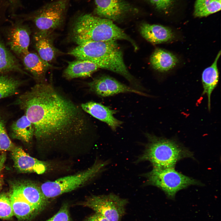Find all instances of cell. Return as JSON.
I'll list each match as a JSON object with an SVG mask.
<instances>
[{
	"label": "cell",
	"instance_id": "cell-1",
	"mask_svg": "<svg viewBox=\"0 0 221 221\" xmlns=\"http://www.w3.org/2000/svg\"><path fill=\"white\" fill-rule=\"evenodd\" d=\"M15 103L33 125L37 141L47 148L81 145L95 133L81 107L45 81L20 95Z\"/></svg>",
	"mask_w": 221,
	"mask_h": 221
},
{
	"label": "cell",
	"instance_id": "cell-2",
	"mask_svg": "<svg viewBox=\"0 0 221 221\" xmlns=\"http://www.w3.org/2000/svg\"><path fill=\"white\" fill-rule=\"evenodd\" d=\"M68 54L77 60H86L99 68L119 74L138 89L140 85L129 72L124 62L122 52L116 41H92L78 45Z\"/></svg>",
	"mask_w": 221,
	"mask_h": 221
},
{
	"label": "cell",
	"instance_id": "cell-3",
	"mask_svg": "<svg viewBox=\"0 0 221 221\" xmlns=\"http://www.w3.org/2000/svg\"><path fill=\"white\" fill-rule=\"evenodd\" d=\"M72 37L78 45L92 41L125 40L136 49L134 41L112 21L86 14L79 16L74 23Z\"/></svg>",
	"mask_w": 221,
	"mask_h": 221
},
{
	"label": "cell",
	"instance_id": "cell-4",
	"mask_svg": "<svg viewBox=\"0 0 221 221\" xmlns=\"http://www.w3.org/2000/svg\"><path fill=\"white\" fill-rule=\"evenodd\" d=\"M148 142L136 162L148 161L153 167H175L177 162L186 158H192L193 153L174 140L160 138L146 133Z\"/></svg>",
	"mask_w": 221,
	"mask_h": 221
},
{
	"label": "cell",
	"instance_id": "cell-5",
	"mask_svg": "<svg viewBox=\"0 0 221 221\" xmlns=\"http://www.w3.org/2000/svg\"><path fill=\"white\" fill-rule=\"evenodd\" d=\"M108 164L107 161L96 160L90 167L80 172L45 182L40 186L41 189L48 200L72 191L90 182L103 171Z\"/></svg>",
	"mask_w": 221,
	"mask_h": 221
},
{
	"label": "cell",
	"instance_id": "cell-6",
	"mask_svg": "<svg viewBox=\"0 0 221 221\" xmlns=\"http://www.w3.org/2000/svg\"><path fill=\"white\" fill-rule=\"evenodd\" d=\"M143 175L146 179L145 184L158 188L170 199L174 198L178 192L189 186L202 185L198 180L178 172L174 167H153Z\"/></svg>",
	"mask_w": 221,
	"mask_h": 221
},
{
	"label": "cell",
	"instance_id": "cell-7",
	"mask_svg": "<svg viewBox=\"0 0 221 221\" xmlns=\"http://www.w3.org/2000/svg\"><path fill=\"white\" fill-rule=\"evenodd\" d=\"M66 8L64 0H58L46 4L28 13H16L11 18H20L33 22L39 31H50L59 27L63 22Z\"/></svg>",
	"mask_w": 221,
	"mask_h": 221
},
{
	"label": "cell",
	"instance_id": "cell-8",
	"mask_svg": "<svg viewBox=\"0 0 221 221\" xmlns=\"http://www.w3.org/2000/svg\"><path fill=\"white\" fill-rule=\"evenodd\" d=\"M127 199L115 194L91 195L86 197L78 205L89 207L108 221H120L126 213Z\"/></svg>",
	"mask_w": 221,
	"mask_h": 221
},
{
	"label": "cell",
	"instance_id": "cell-9",
	"mask_svg": "<svg viewBox=\"0 0 221 221\" xmlns=\"http://www.w3.org/2000/svg\"><path fill=\"white\" fill-rule=\"evenodd\" d=\"M11 22L7 29V42L10 49L21 56L29 52L30 31L28 25L22 19L16 17Z\"/></svg>",
	"mask_w": 221,
	"mask_h": 221
},
{
	"label": "cell",
	"instance_id": "cell-10",
	"mask_svg": "<svg viewBox=\"0 0 221 221\" xmlns=\"http://www.w3.org/2000/svg\"><path fill=\"white\" fill-rule=\"evenodd\" d=\"M88 86L91 91L101 97L127 93L148 96L145 93L127 86L108 76L104 75L96 78L88 83Z\"/></svg>",
	"mask_w": 221,
	"mask_h": 221
},
{
	"label": "cell",
	"instance_id": "cell-11",
	"mask_svg": "<svg viewBox=\"0 0 221 221\" xmlns=\"http://www.w3.org/2000/svg\"><path fill=\"white\" fill-rule=\"evenodd\" d=\"M38 214L48 205L49 200L43 194L40 188L31 182H21L13 186Z\"/></svg>",
	"mask_w": 221,
	"mask_h": 221
},
{
	"label": "cell",
	"instance_id": "cell-12",
	"mask_svg": "<svg viewBox=\"0 0 221 221\" xmlns=\"http://www.w3.org/2000/svg\"><path fill=\"white\" fill-rule=\"evenodd\" d=\"M11 151L15 167L20 171L41 174L48 169L47 162L31 156L20 147H15Z\"/></svg>",
	"mask_w": 221,
	"mask_h": 221
},
{
	"label": "cell",
	"instance_id": "cell-13",
	"mask_svg": "<svg viewBox=\"0 0 221 221\" xmlns=\"http://www.w3.org/2000/svg\"><path fill=\"white\" fill-rule=\"evenodd\" d=\"M80 107L85 112L106 123L113 131H115L123 123L114 116L117 111L101 103L89 101L82 104Z\"/></svg>",
	"mask_w": 221,
	"mask_h": 221
},
{
	"label": "cell",
	"instance_id": "cell-14",
	"mask_svg": "<svg viewBox=\"0 0 221 221\" xmlns=\"http://www.w3.org/2000/svg\"><path fill=\"white\" fill-rule=\"evenodd\" d=\"M95 12L102 18L112 21L118 20L129 9L122 0H95Z\"/></svg>",
	"mask_w": 221,
	"mask_h": 221
},
{
	"label": "cell",
	"instance_id": "cell-15",
	"mask_svg": "<svg viewBox=\"0 0 221 221\" xmlns=\"http://www.w3.org/2000/svg\"><path fill=\"white\" fill-rule=\"evenodd\" d=\"M140 30L142 37L153 44L170 42L175 38L174 33L170 28L161 25L143 23Z\"/></svg>",
	"mask_w": 221,
	"mask_h": 221
},
{
	"label": "cell",
	"instance_id": "cell-16",
	"mask_svg": "<svg viewBox=\"0 0 221 221\" xmlns=\"http://www.w3.org/2000/svg\"><path fill=\"white\" fill-rule=\"evenodd\" d=\"M50 32L38 31L33 36L35 47L39 56L48 63L55 59L57 53Z\"/></svg>",
	"mask_w": 221,
	"mask_h": 221
},
{
	"label": "cell",
	"instance_id": "cell-17",
	"mask_svg": "<svg viewBox=\"0 0 221 221\" xmlns=\"http://www.w3.org/2000/svg\"><path fill=\"white\" fill-rule=\"evenodd\" d=\"M25 68L33 75L37 83L45 81L47 70L52 66L43 60L37 53L29 52L21 56Z\"/></svg>",
	"mask_w": 221,
	"mask_h": 221
},
{
	"label": "cell",
	"instance_id": "cell-18",
	"mask_svg": "<svg viewBox=\"0 0 221 221\" xmlns=\"http://www.w3.org/2000/svg\"><path fill=\"white\" fill-rule=\"evenodd\" d=\"M99 68L95 64L90 61L77 60L69 62L63 73L64 77L68 80L91 76Z\"/></svg>",
	"mask_w": 221,
	"mask_h": 221
},
{
	"label": "cell",
	"instance_id": "cell-19",
	"mask_svg": "<svg viewBox=\"0 0 221 221\" xmlns=\"http://www.w3.org/2000/svg\"><path fill=\"white\" fill-rule=\"evenodd\" d=\"M150 63L155 70L161 72H168L173 68L178 62L177 57L166 50L157 48L151 55Z\"/></svg>",
	"mask_w": 221,
	"mask_h": 221
},
{
	"label": "cell",
	"instance_id": "cell-20",
	"mask_svg": "<svg viewBox=\"0 0 221 221\" xmlns=\"http://www.w3.org/2000/svg\"><path fill=\"white\" fill-rule=\"evenodd\" d=\"M221 55L220 51L215 59L209 67L203 71L202 76V81L204 89L203 94H207L208 98V107L211 109V94L218 84L219 74L217 67V62Z\"/></svg>",
	"mask_w": 221,
	"mask_h": 221
},
{
	"label": "cell",
	"instance_id": "cell-21",
	"mask_svg": "<svg viewBox=\"0 0 221 221\" xmlns=\"http://www.w3.org/2000/svg\"><path fill=\"white\" fill-rule=\"evenodd\" d=\"M9 196L14 215L18 219L28 220L38 214L14 188Z\"/></svg>",
	"mask_w": 221,
	"mask_h": 221
},
{
	"label": "cell",
	"instance_id": "cell-22",
	"mask_svg": "<svg viewBox=\"0 0 221 221\" xmlns=\"http://www.w3.org/2000/svg\"><path fill=\"white\" fill-rule=\"evenodd\" d=\"M10 130L13 138L25 142H29L34 136L33 126L25 114L12 123Z\"/></svg>",
	"mask_w": 221,
	"mask_h": 221
},
{
	"label": "cell",
	"instance_id": "cell-23",
	"mask_svg": "<svg viewBox=\"0 0 221 221\" xmlns=\"http://www.w3.org/2000/svg\"><path fill=\"white\" fill-rule=\"evenodd\" d=\"M16 72L27 75L17 60L0 40V73Z\"/></svg>",
	"mask_w": 221,
	"mask_h": 221
},
{
	"label": "cell",
	"instance_id": "cell-24",
	"mask_svg": "<svg viewBox=\"0 0 221 221\" xmlns=\"http://www.w3.org/2000/svg\"><path fill=\"white\" fill-rule=\"evenodd\" d=\"M24 82L7 75H0V99L18 94Z\"/></svg>",
	"mask_w": 221,
	"mask_h": 221
},
{
	"label": "cell",
	"instance_id": "cell-25",
	"mask_svg": "<svg viewBox=\"0 0 221 221\" xmlns=\"http://www.w3.org/2000/svg\"><path fill=\"white\" fill-rule=\"evenodd\" d=\"M221 0H196L194 15L196 17H207L221 10Z\"/></svg>",
	"mask_w": 221,
	"mask_h": 221
},
{
	"label": "cell",
	"instance_id": "cell-26",
	"mask_svg": "<svg viewBox=\"0 0 221 221\" xmlns=\"http://www.w3.org/2000/svg\"><path fill=\"white\" fill-rule=\"evenodd\" d=\"M14 216L10 196L5 193L0 194V219H9Z\"/></svg>",
	"mask_w": 221,
	"mask_h": 221
},
{
	"label": "cell",
	"instance_id": "cell-27",
	"mask_svg": "<svg viewBox=\"0 0 221 221\" xmlns=\"http://www.w3.org/2000/svg\"><path fill=\"white\" fill-rule=\"evenodd\" d=\"M5 120L3 118L0 123V150L12 151L15 146L6 132Z\"/></svg>",
	"mask_w": 221,
	"mask_h": 221
},
{
	"label": "cell",
	"instance_id": "cell-28",
	"mask_svg": "<svg viewBox=\"0 0 221 221\" xmlns=\"http://www.w3.org/2000/svg\"><path fill=\"white\" fill-rule=\"evenodd\" d=\"M45 221H72L68 204L64 203L55 215Z\"/></svg>",
	"mask_w": 221,
	"mask_h": 221
},
{
	"label": "cell",
	"instance_id": "cell-29",
	"mask_svg": "<svg viewBox=\"0 0 221 221\" xmlns=\"http://www.w3.org/2000/svg\"><path fill=\"white\" fill-rule=\"evenodd\" d=\"M10 5L9 12V17L17 13L18 11L24 7L22 0H7Z\"/></svg>",
	"mask_w": 221,
	"mask_h": 221
},
{
	"label": "cell",
	"instance_id": "cell-30",
	"mask_svg": "<svg viewBox=\"0 0 221 221\" xmlns=\"http://www.w3.org/2000/svg\"><path fill=\"white\" fill-rule=\"evenodd\" d=\"M156 7L160 10H165L169 7L173 0H149Z\"/></svg>",
	"mask_w": 221,
	"mask_h": 221
},
{
	"label": "cell",
	"instance_id": "cell-31",
	"mask_svg": "<svg viewBox=\"0 0 221 221\" xmlns=\"http://www.w3.org/2000/svg\"><path fill=\"white\" fill-rule=\"evenodd\" d=\"M84 221H108L101 215L95 212L87 217Z\"/></svg>",
	"mask_w": 221,
	"mask_h": 221
},
{
	"label": "cell",
	"instance_id": "cell-32",
	"mask_svg": "<svg viewBox=\"0 0 221 221\" xmlns=\"http://www.w3.org/2000/svg\"><path fill=\"white\" fill-rule=\"evenodd\" d=\"M3 118V117L1 116V114H0V123L1 121Z\"/></svg>",
	"mask_w": 221,
	"mask_h": 221
},
{
	"label": "cell",
	"instance_id": "cell-33",
	"mask_svg": "<svg viewBox=\"0 0 221 221\" xmlns=\"http://www.w3.org/2000/svg\"><path fill=\"white\" fill-rule=\"evenodd\" d=\"M2 187V183L1 180H0V190L1 189V188Z\"/></svg>",
	"mask_w": 221,
	"mask_h": 221
},
{
	"label": "cell",
	"instance_id": "cell-34",
	"mask_svg": "<svg viewBox=\"0 0 221 221\" xmlns=\"http://www.w3.org/2000/svg\"></svg>",
	"mask_w": 221,
	"mask_h": 221
}]
</instances>
